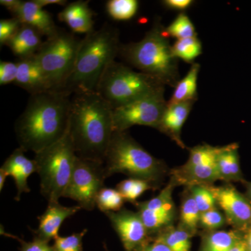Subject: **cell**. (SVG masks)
Listing matches in <instances>:
<instances>
[{
    "mask_svg": "<svg viewBox=\"0 0 251 251\" xmlns=\"http://www.w3.org/2000/svg\"><path fill=\"white\" fill-rule=\"evenodd\" d=\"M192 0H165L163 4L168 9L184 11L187 9L192 4Z\"/></svg>",
    "mask_w": 251,
    "mask_h": 251,
    "instance_id": "obj_39",
    "label": "cell"
},
{
    "mask_svg": "<svg viewBox=\"0 0 251 251\" xmlns=\"http://www.w3.org/2000/svg\"><path fill=\"white\" fill-rule=\"evenodd\" d=\"M25 152V151L21 148L16 149L0 168L14 179L17 188V195L15 200L18 201L21 200L23 193L30 192L27 184L28 178L33 173H37L36 161L27 158Z\"/></svg>",
    "mask_w": 251,
    "mask_h": 251,
    "instance_id": "obj_14",
    "label": "cell"
},
{
    "mask_svg": "<svg viewBox=\"0 0 251 251\" xmlns=\"http://www.w3.org/2000/svg\"><path fill=\"white\" fill-rule=\"evenodd\" d=\"M76 153L69 129L58 141L35 153L41 193L49 202L63 197L74 171Z\"/></svg>",
    "mask_w": 251,
    "mask_h": 251,
    "instance_id": "obj_7",
    "label": "cell"
},
{
    "mask_svg": "<svg viewBox=\"0 0 251 251\" xmlns=\"http://www.w3.org/2000/svg\"><path fill=\"white\" fill-rule=\"evenodd\" d=\"M8 175L6 174V172L3 170L0 169V191H2L3 188L4 187L5 181L7 178Z\"/></svg>",
    "mask_w": 251,
    "mask_h": 251,
    "instance_id": "obj_45",
    "label": "cell"
},
{
    "mask_svg": "<svg viewBox=\"0 0 251 251\" xmlns=\"http://www.w3.org/2000/svg\"><path fill=\"white\" fill-rule=\"evenodd\" d=\"M172 49L176 58L188 63H193L196 57L201 55L202 51V44L197 36L177 39L172 46Z\"/></svg>",
    "mask_w": 251,
    "mask_h": 251,
    "instance_id": "obj_26",
    "label": "cell"
},
{
    "mask_svg": "<svg viewBox=\"0 0 251 251\" xmlns=\"http://www.w3.org/2000/svg\"><path fill=\"white\" fill-rule=\"evenodd\" d=\"M125 202L121 193L116 188L103 187L97 196L96 206L99 210L106 214L121 210Z\"/></svg>",
    "mask_w": 251,
    "mask_h": 251,
    "instance_id": "obj_28",
    "label": "cell"
},
{
    "mask_svg": "<svg viewBox=\"0 0 251 251\" xmlns=\"http://www.w3.org/2000/svg\"><path fill=\"white\" fill-rule=\"evenodd\" d=\"M226 221L227 220L224 213L215 207L205 212L201 213L200 226H202L203 228L212 232L219 230L224 226Z\"/></svg>",
    "mask_w": 251,
    "mask_h": 251,
    "instance_id": "obj_35",
    "label": "cell"
},
{
    "mask_svg": "<svg viewBox=\"0 0 251 251\" xmlns=\"http://www.w3.org/2000/svg\"><path fill=\"white\" fill-rule=\"evenodd\" d=\"M201 211L191 193H188L181 203L180 211L181 226L191 234L196 233L200 226Z\"/></svg>",
    "mask_w": 251,
    "mask_h": 251,
    "instance_id": "obj_25",
    "label": "cell"
},
{
    "mask_svg": "<svg viewBox=\"0 0 251 251\" xmlns=\"http://www.w3.org/2000/svg\"><path fill=\"white\" fill-rule=\"evenodd\" d=\"M21 251H54V249L49 242L35 237L31 242H23Z\"/></svg>",
    "mask_w": 251,
    "mask_h": 251,
    "instance_id": "obj_38",
    "label": "cell"
},
{
    "mask_svg": "<svg viewBox=\"0 0 251 251\" xmlns=\"http://www.w3.org/2000/svg\"><path fill=\"white\" fill-rule=\"evenodd\" d=\"M85 229L77 233H74L67 237L58 236L55 239L53 246L54 251H83L82 240L87 234Z\"/></svg>",
    "mask_w": 251,
    "mask_h": 251,
    "instance_id": "obj_34",
    "label": "cell"
},
{
    "mask_svg": "<svg viewBox=\"0 0 251 251\" xmlns=\"http://www.w3.org/2000/svg\"><path fill=\"white\" fill-rule=\"evenodd\" d=\"M165 86L156 77L115 60L103 73L97 92L115 109L165 90Z\"/></svg>",
    "mask_w": 251,
    "mask_h": 251,
    "instance_id": "obj_6",
    "label": "cell"
},
{
    "mask_svg": "<svg viewBox=\"0 0 251 251\" xmlns=\"http://www.w3.org/2000/svg\"><path fill=\"white\" fill-rule=\"evenodd\" d=\"M119 54L139 72L156 77L165 85L175 87L179 81L178 59L158 21L141 41L120 46Z\"/></svg>",
    "mask_w": 251,
    "mask_h": 251,
    "instance_id": "obj_4",
    "label": "cell"
},
{
    "mask_svg": "<svg viewBox=\"0 0 251 251\" xmlns=\"http://www.w3.org/2000/svg\"><path fill=\"white\" fill-rule=\"evenodd\" d=\"M105 214L118 234L126 251H143L148 244L149 233L138 211L122 209Z\"/></svg>",
    "mask_w": 251,
    "mask_h": 251,
    "instance_id": "obj_12",
    "label": "cell"
},
{
    "mask_svg": "<svg viewBox=\"0 0 251 251\" xmlns=\"http://www.w3.org/2000/svg\"><path fill=\"white\" fill-rule=\"evenodd\" d=\"M22 25L17 18L2 19L0 21V44L6 45Z\"/></svg>",
    "mask_w": 251,
    "mask_h": 251,
    "instance_id": "obj_36",
    "label": "cell"
},
{
    "mask_svg": "<svg viewBox=\"0 0 251 251\" xmlns=\"http://www.w3.org/2000/svg\"><path fill=\"white\" fill-rule=\"evenodd\" d=\"M190 193L201 213L216 207V201L209 185L196 184L189 186Z\"/></svg>",
    "mask_w": 251,
    "mask_h": 251,
    "instance_id": "obj_33",
    "label": "cell"
},
{
    "mask_svg": "<svg viewBox=\"0 0 251 251\" xmlns=\"http://www.w3.org/2000/svg\"><path fill=\"white\" fill-rule=\"evenodd\" d=\"M152 187V184L145 180L129 178L120 181L117 185L116 189L121 193L125 201L134 202L145 191Z\"/></svg>",
    "mask_w": 251,
    "mask_h": 251,
    "instance_id": "obj_29",
    "label": "cell"
},
{
    "mask_svg": "<svg viewBox=\"0 0 251 251\" xmlns=\"http://www.w3.org/2000/svg\"><path fill=\"white\" fill-rule=\"evenodd\" d=\"M18 74L17 63L11 62H0V85H5L14 83Z\"/></svg>",
    "mask_w": 251,
    "mask_h": 251,
    "instance_id": "obj_37",
    "label": "cell"
},
{
    "mask_svg": "<svg viewBox=\"0 0 251 251\" xmlns=\"http://www.w3.org/2000/svg\"><path fill=\"white\" fill-rule=\"evenodd\" d=\"M165 31L168 36H173L177 39L196 36L194 25L184 13L178 15L173 22L168 27L165 28Z\"/></svg>",
    "mask_w": 251,
    "mask_h": 251,
    "instance_id": "obj_31",
    "label": "cell"
},
{
    "mask_svg": "<svg viewBox=\"0 0 251 251\" xmlns=\"http://www.w3.org/2000/svg\"><path fill=\"white\" fill-rule=\"evenodd\" d=\"M229 251H247V247H246L244 238V239H242V241H240L238 244H236V245Z\"/></svg>",
    "mask_w": 251,
    "mask_h": 251,
    "instance_id": "obj_44",
    "label": "cell"
},
{
    "mask_svg": "<svg viewBox=\"0 0 251 251\" xmlns=\"http://www.w3.org/2000/svg\"><path fill=\"white\" fill-rule=\"evenodd\" d=\"M106 9L113 19L128 21L138 11V1L136 0H110L107 2Z\"/></svg>",
    "mask_w": 251,
    "mask_h": 251,
    "instance_id": "obj_30",
    "label": "cell"
},
{
    "mask_svg": "<svg viewBox=\"0 0 251 251\" xmlns=\"http://www.w3.org/2000/svg\"><path fill=\"white\" fill-rule=\"evenodd\" d=\"M106 179L103 163L76 156L74 171L63 198L77 202L81 209L94 210L99 193Z\"/></svg>",
    "mask_w": 251,
    "mask_h": 251,
    "instance_id": "obj_9",
    "label": "cell"
},
{
    "mask_svg": "<svg viewBox=\"0 0 251 251\" xmlns=\"http://www.w3.org/2000/svg\"><path fill=\"white\" fill-rule=\"evenodd\" d=\"M78 205L65 206L59 202H49L46 211L39 218V227L34 232L35 237L49 242L59 236L63 223L81 210Z\"/></svg>",
    "mask_w": 251,
    "mask_h": 251,
    "instance_id": "obj_13",
    "label": "cell"
},
{
    "mask_svg": "<svg viewBox=\"0 0 251 251\" xmlns=\"http://www.w3.org/2000/svg\"><path fill=\"white\" fill-rule=\"evenodd\" d=\"M81 41L59 29L34 55L52 90L62 91L72 75Z\"/></svg>",
    "mask_w": 251,
    "mask_h": 251,
    "instance_id": "obj_8",
    "label": "cell"
},
{
    "mask_svg": "<svg viewBox=\"0 0 251 251\" xmlns=\"http://www.w3.org/2000/svg\"><path fill=\"white\" fill-rule=\"evenodd\" d=\"M209 187L216 198V204L223 211L227 222L236 230L246 232L251 227V203L246 196L233 186Z\"/></svg>",
    "mask_w": 251,
    "mask_h": 251,
    "instance_id": "obj_11",
    "label": "cell"
},
{
    "mask_svg": "<svg viewBox=\"0 0 251 251\" xmlns=\"http://www.w3.org/2000/svg\"><path fill=\"white\" fill-rule=\"evenodd\" d=\"M238 150L239 145L237 143L220 147L215 158L216 171L219 180L226 182H245L241 170Z\"/></svg>",
    "mask_w": 251,
    "mask_h": 251,
    "instance_id": "obj_18",
    "label": "cell"
},
{
    "mask_svg": "<svg viewBox=\"0 0 251 251\" xmlns=\"http://www.w3.org/2000/svg\"><path fill=\"white\" fill-rule=\"evenodd\" d=\"M103 166L106 178L122 173L151 184L158 182L166 172L163 161L146 151L126 131L114 132Z\"/></svg>",
    "mask_w": 251,
    "mask_h": 251,
    "instance_id": "obj_5",
    "label": "cell"
},
{
    "mask_svg": "<svg viewBox=\"0 0 251 251\" xmlns=\"http://www.w3.org/2000/svg\"><path fill=\"white\" fill-rule=\"evenodd\" d=\"M14 17L17 18L22 24L34 27L41 33V35L47 36L48 39L55 35L59 30L49 13L35 0L23 1L17 14Z\"/></svg>",
    "mask_w": 251,
    "mask_h": 251,
    "instance_id": "obj_16",
    "label": "cell"
},
{
    "mask_svg": "<svg viewBox=\"0 0 251 251\" xmlns=\"http://www.w3.org/2000/svg\"><path fill=\"white\" fill-rule=\"evenodd\" d=\"M192 234L181 227H170L158 233L156 240L164 243L173 251H190Z\"/></svg>",
    "mask_w": 251,
    "mask_h": 251,
    "instance_id": "obj_24",
    "label": "cell"
},
{
    "mask_svg": "<svg viewBox=\"0 0 251 251\" xmlns=\"http://www.w3.org/2000/svg\"><path fill=\"white\" fill-rule=\"evenodd\" d=\"M165 90L112 109L114 131L124 132L133 126L158 128L168 105Z\"/></svg>",
    "mask_w": 251,
    "mask_h": 251,
    "instance_id": "obj_10",
    "label": "cell"
},
{
    "mask_svg": "<svg viewBox=\"0 0 251 251\" xmlns=\"http://www.w3.org/2000/svg\"><path fill=\"white\" fill-rule=\"evenodd\" d=\"M220 148L209 145H198L190 150L189 158L183 168H189L215 160Z\"/></svg>",
    "mask_w": 251,
    "mask_h": 251,
    "instance_id": "obj_32",
    "label": "cell"
},
{
    "mask_svg": "<svg viewBox=\"0 0 251 251\" xmlns=\"http://www.w3.org/2000/svg\"><path fill=\"white\" fill-rule=\"evenodd\" d=\"M22 3L23 1L21 0H1L0 1V4L9 10L14 16L17 14Z\"/></svg>",
    "mask_w": 251,
    "mask_h": 251,
    "instance_id": "obj_40",
    "label": "cell"
},
{
    "mask_svg": "<svg viewBox=\"0 0 251 251\" xmlns=\"http://www.w3.org/2000/svg\"><path fill=\"white\" fill-rule=\"evenodd\" d=\"M143 251H173L164 243L155 239L154 242L147 244Z\"/></svg>",
    "mask_w": 251,
    "mask_h": 251,
    "instance_id": "obj_41",
    "label": "cell"
},
{
    "mask_svg": "<svg viewBox=\"0 0 251 251\" xmlns=\"http://www.w3.org/2000/svg\"><path fill=\"white\" fill-rule=\"evenodd\" d=\"M138 213L148 229L149 235L159 233L170 227L175 216V211H154L141 207H138Z\"/></svg>",
    "mask_w": 251,
    "mask_h": 251,
    "instance_id": "obj_23",
    "label": "cell"
},
{
    "mask_svg": "<svg viewBox=\"0 0 251 251\" xmlns=\"http://www.w3.org/2000/svg\"><path fill=\"white\" fill-rule=\"evenodd\" d=\"M70 95L49 90L31 96L15 125L20 148L36 153L65 135L69 129Z\"/></svg>",
    "mask_w": 251,
    "mask_h": 251,
    "instance_id": "obj_1",
    "label": "cell"
},
{
    "mask_svg": "<svg viewBox=\"0 0 251 251\" xmlns=\"http://www.w3.org/2000/svg\"><path fill=\"white\" fill-rule=\"evenodd\" d=\"M200 64H192L189 72L184 78L175 86L174 93L168 101V105L181 102L196 101L198 99L197 82Z\"/></svg>",
    "mask_w": 251,
    "mask_h": 251,
    "instance_id": "obj_21",
    "label": "cell"
},
{
    "mask_svg": "<svg viewBox=\"0 0 251 251\" xmlns=\"http://www.w3.org/2000/svg\"><path fill=\"white\" fill-rule=\"evenodd\" d=\"M112 108L97 92L74 94L69 133L77 156L104 162L114 133Z\"/></svg>",
    "mask_w": 251,
    "mask_h": 251,
    "instance_id": "obj_2",
    "label": "cell"
},
{
    "mask_svg": "<svg viewBox=\"0 0 251 251\" xmlns=\"http://www.w3.org/2000/svg\"><path fill=\"white\" fill-rule=\"evenodd\" d=\"M242 232L238 230H216L203 239L201 251H229L242 239Z\"/></svg>",
    "mask_w": 251,
    "mask_h": 251,
    "instance_id": "obj_22",
    "label": "cell"
},
{
    "mask_svg": "<svg viewBox=\"0 0 251 251\" xmlns=\"http://www.w3.org/2000/svg\"><path fill=\"white\" fill-rule=\"evenodd\" d=\"M89 1H77L65 6L58 15L59 19L67 23L74 32L89 34L93 31V11Z\"/></svg>",
    "mask_w": 251,
    "mask_h": 251,
    "instance_id": "obj_19",
    "label": "cell"
},
{
    "mask_svg": "<svg viewBox=\"0 0 251 251\" xmlns=\"http://www.w3.org/2000/svg\"><path fill=\"white\" fill-rule=\"evenodd\" d=\"M195 101L181 102L167 105L157 129L166 133L181 148L184 145L181 139V129L189 115Z\"/></svg>",
    "mask_w": 251,
    "mask_h": 251,
    "instance_id": "obj_17",
    "label": "cell"
},
{
    "mask_svg": "<svg viewBox=\"0 0 251 251\" xmlns=\"http://www.w3.org/2000/svg\"><path fill=\"white\" fill-rule=\"evenodd\" d=\"M36 2L38 3L43 8L47 5L57 4L60 5V6H65L67 4V1L65 0H35Z\"/></svg>",
    "mask_w": 251,
    "mask_h": 251,
    "instance_id": "obj_42",
    "label": "cell"
},
{
    "mask_svg": "<svg viewBox=\"0 0 251 251\" xmlns=\"http://www.w3.org/2000/svg\"><path fill=\"white\" fill-rule=\"evenodd\" d=\"M118 31L105 24L81 41L72 75L63 88L69 94L97 92L100 78L120 52Z\"/></svg>",
    "mask_w": 251,
    "mask_h": 251,
    "instance_id": "obj_3",
    "label": "cell"
},
{
    "mask_svg": "<svg viewBox=\"0 0 251 251\" xmlns=\"http://www.w3.org/2000/svg\"><path fill=\"white\" fill-rule=\"evenodd\" d=\"M41 34L34 27L22 24L14 37L7 43L13 53L20 59L27 58L35 55L43 42Z\"/></svg>",
    "mask_w": 251,
    "mask_h": 251,
    "instance_id": "obj_20",
    "label": "cell"
},
{
    "mask_svg": "<svg viewBox=\"0 0 251 251\" xmlns=\"http://www.w3.org/2000/svg\"><path fill=\"white\" fill-rule=\"evenodd\" d=\"M244 241L247 247V251H251V227L244 234Z\"/></svg>",
    "mask_w": 251,
    "mask_h": 251,
    "instance_id": "obj_43",
    "label": "cell"
},
{
    "mask_svg": "<svg viewBox=\"0 0 251 251\" xmlns=\"http://www.w3.org/2000/svg\"><path fill=\"white\" fill-rule=\"evenodd\" d=\"M175 184H176V182L173 179L171 183L162 190L158 196L151 198L150 201L139 203L138 204V207L154 211H175L174 202L172 198V194H173V190Z\"/></svg>",
    "mask_w": 251,
    "mask_h": 251,
    "instance_id": "obj_27",
    "label": "cell"
},
{
    "mask_svg": "<svg viewBox=\"0 0 251 251\" xmlns=\"http://www.w3.org/2000/svg\"><path fill=\"white\" fill-rule=\"evenodd\" d=\"M18 74L14 84L31 95L53 90L44 75L35 56L21 59L17 62Z\"/></svg>",
    "mask_w": 251,
    "mask_h": 251,
    "instance_id": "obj_15",
    "label": "cell"
}]
</instances>
